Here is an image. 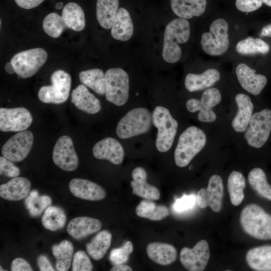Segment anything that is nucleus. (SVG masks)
Instances as JSON below:
<instances>
[{
    "label": "nucleus",
    "mask_w": 271,
    "mask_h": 271,
    "mask_svg": "<svg viewBox=\"0 0 271 271\" xmlns=\"http://www.w3.org/2000/svg\"><path fill=\"white\" fill-rule=\"evenodd\" d=\"M51 85L43 86L38 91V96L45 103L59 104L65 102L69 96L71 78L62 70H57L51 75Z\"/></svg>",
    "instance_id": "6"
},
{
    "label": "nucleus",
    "mask_w": 271,
    "mask_h": 271,
    "mask_svg": "<svg viewBox=\"0 0 271 271\" xmlns=\"http://www.w3.org/2000/svg\"><path fill=\"white\" fill-rule=\"evenodd\" d=\"M48 55L43 48H36L20 52L11 60L15 73L25 79L35 75L47 61Z\"/></svg>",
    "instance_id": "9"
},
{
    "label": "nucleus",
    "mask_w": 271,
    "mask_h": 271,
    "mask_svg": "<svg viewBox=\"0 0 271 271\" xmlns=\"http://www.w3.org/2000/svg\"><path fill=\"white\" fill-rule=\"evenodd\" d=\"M20 174L19 168L12 161L5 157H0V174L10 178L18 177Z\"/></svg>",
    "instance_id": "44"
},
{
    "label": "nucleus",
    "mask_w": 271,
    "mask_h": 271,
    "mask_svg": "<svg viewBox=\"0 0 271 271\" xmlns=\"http://www.w3.org/2000/svg\"><path fill=\"white\" fill-rule=\"evenodd\" d=\"M0 270H1V271L4 270V269H3V268H2V266H1V269H0Z\"/></svg>",
    "instance_id": "55"
},
{
    "label": "nucleus",
    "mask_w": 271,
    "mask_h": 271,
    "mask_svg": "<svg viewBox=\"0 0 271 271\" xmlns=\"http://www.w3.org/2000/svg\"><path fill=\"white\" fill-rule=\"evenodd\" d=\"M132 251V242L127 241L122 246L111 250L109 255L110 261L113 265L123 264L127 261Z\"/></svg>",
    "instance_id": "42"
},
{
    "label": "nucleus",
    "mask_w": 271,
    "mask_h": 271,
    "mask_svg": "<svg viewBox=\"0 0 271 271\" xmlns=\"http://www.w3.org/2000/svg\"><path fill=\"white\" fill-rule=\"evenodd\" d=\"M248 181L259 196L271 201V186L268 183L265 174L261 169H252L248 175Z\"/></svg>",
    "instance_id": "37"
},
{
    "label": "nucleus",
    "mask_w": 271,
    "mask_h": 271,
    "mask_svg": "<svg viewBox=\"0 0 271 271\" xmlns=\"http://www.w3.org/2000/svg\"><path fill=\"white\" fill-rule=\"evenodd\" d=\"M71 102L79 110L93 114L101 109L99 100L88 89L80 84L71 93Z\"/></svg>",
    "instance_id": "22"
},
{
    "label": "nucleus",
    "mask_w": 271,
    "mask_h": 271,
    "mask_svg": "<svg viewBox=\"0 0 271 271\" xmlns=\"http://www.w3.org/2000/svg\"><path fill=\"white\" fill-rule=\"evenodd\" d=\"M37 263L41 271H54V269L45 255H40L37 259Z\"/></svg>",
    "instance_id": "48"
},
{
    "label": "nucleus",
    "mask_w": 271,
    "mask_h": 271,
    "mask_svg": "<svg viewBox=\"0 0 271 271\" xmlns=\"http://www.w3.org/2000/svg\"><path fill=\"white\" fill-rule=\"evenodd\" d=\"M152 117V122L158 129L156 148L162 153L167 152L171 148L177 133L178 122L168 109L161 106L154 108Z\"/></svg>",
    "instance_id": "4"
},
{
    "label": "nucleus",
    "mask_w": 271,
    "mask_h": 271,
    "mask_svg": "<svg viewBox=\"0 0 271 271\" xmlns=\"http://www.w3.org/2000/svg\"><path fill=\"white\" fill-rule=\"evenodd\" d=\"M190 35L189 22L184 18L174 19L166 27L162 51L163 59L169 63H175L181 57L182 50L178 44L187 42Z\"/></svg>",
    "instance_id": "1"
},
{
    "label": "nucleus",
    "mask_w": 271,
    "mask_h": 271,
    "mask_svg": "<svg viewBox=\"0 0 271 271\" xmlns=\"http://www.w3.org/2000/svg\"><path fill=\"white\" fill-rule=\"evenodd\" d=\"M110 271H132V269L129 266L123 264L114 265L110 269Z\"/></svg>",
    "instance_id": "50"
},
{
    "label": "nucleus",
    "mask_w": 271,
    "mask_h": 271,
    "mask_svg": "<svg viewBox=\"0 0 271 271\" xmlns=\"http://www.w3.org/2000/svg\"><path fill=\"white\" fill-rule=\"evenodd\" d=\"M133 34V26L129 12L119 8L111 28V34L115 40L127 41Z\"/></svg>",
    "instance_id": "26"
},
{
    "label": "nucleus",
    "mask_w": 271,
    "mask_h": 271,
    "mask_svg": "<svg viewBox=\"0 0 271 271\" xmlns=\"http://www.w3.org/2000/svg\"><path fill=\"white\" fill-rule=\"evenodd\" d=\"M69 188L76 197L89 201H99L106 197L105 191L91 181L75 178L70 181Z\"/></svg>",
    "instance_id": "19"
},
{
    "label": "nucleus",
    "mask_w": 271,
    "mask_h": 271,
    "mask_svg": "<svg viewBox=\"0 0 271 271\" xmlns=\"http://www.w3.org/2000/svg\"><path fill=\"white\" fill-rule=\"evenodd\" d=\"M149 257L155 263L166 265L176 259L177 252L172 245L161 242H151L146 248Z\"/></svg>",
    "instance_id": "28"
},
{
    "label": "nucleus",
    "mask_w": 271,
    "mask_h": 271,
    "mask_svg": "<svg viewBox=\"0 0 271 271\" xmlns=\"http://www.w3.org/2000/svg\"><path fill=\"white\" fill-rule=\"evenodd\" d=\"M44 32L53 38H58L66 29L62 17L56 13H51L47 15L43 22Z\"/></svg>",
    "instance_id": "41"
},
{
    "label": "nucleus",
    "mask_w": 271,
    "mask_h": 271,
    "mask_svg": "<svg viewBox=\"0 0 271 271\" xmlns=\"http://www.w3.org/2000/svg\"><path fill=\"white\" fill-rule=\"evenodd\" d=\"M131 176L133 180L130 182V186L133 195L150 200L160 199V193L158 189L147 182V174L144 168L136 167L132 171Z\"/></svg>",
    "instance_id": "20"
},
{
    "label": "nucleus",
    "mask_w": 271,
    "mask_h": 271,
    "mask_svg": "<svg viewBox=\"0 0 271 271\" xmlns=\"http://www.w3.org/2000/svg\"><path fill=\"white\" fill-rule=\"evenodd\" d=\"M239 221L243 230L259 240L271 239V215L255 204H250L242 210Z\"/></svg>",
    "instance_id": "2"
},
{
    "label": "nucleus",
    "mask_w": 271,
    "mask_h": 271,
    "mask_svg": "<svg viewBox=\"0 0 271 271\" xmlns=\"http://www.w3.org/2000/svg\"><path fill=\"white\" fill-rule=\"evenodd\" d=\"M228 25L223 19L219 18L211 24L209 32L201 36V45L203 51L211 56H219L224 54L229 45Z\"/></svg>",
    "instance_id": "7"
},
{
    "label": "nucleus",
    "mask_w": 271,
    "mask_h": 271,
    "mask_svg": "<svg viewBox=\"0 0 271 271\" xmlns=\"http://www.w3.org/2000/svg\"><path fill=\"white\" fill-rule=\"evenodd\" d=\"M220 78V73L216 69H208L200 74H187L185 86L189 92L197 91L212 86Z\"/></svg>",
    "instance_id": "27"
},
{
    "label": "nucleus",
    "mask_w": 271,
    "mask_h": 271,
    "mask_svg": "<svg viewBox=\"0 0 271 271\" xmlns=\"http://www.w3.org/2000/svg\"><path fill=\"white\" fill-rule=\"evenodd\" d=\"M224 188L222 178L213 175L209 178L206 188H201L196 195V202L201 208L209 206L214 212H219L222 208Z\"/></svg>",
    "instance_id": "13"
},
{
    "label": "nucleus",
    "mask_w": 271,
    "mask_h": 271,
    "mask_svg": "<svg viewBox=\"0 0 271 271\" xmlns=\"http://www.w3.org/2000/svg\"><path fill=\"white\" fill-rule=\"evenodd\" d=\"M206 4V0H171L173 12L180 18L186 19L202 15Z\"/></svg>",
    "instance_id": "29"
},
{
    "label": "nucleus",
    "mask_w": 271,
    "mask_h": 271,
    "mask_svg": "<svg viewBox=\"0 0 271 271\" xmlns=\"http://www.w3.org/2000/svg\"><path fill=\"white\" fill-rule=\"evenodd\" d=\"M263 3L271 7V0H263Z\"/></svg>",
    "instance_id": "54"
},
{
    "label": "nucleus",
    "mask_w": 271,
    "mask_h": 271,
    "mask_svg": "<svg viewBox=\"0 0 271 271\" xmlns=\"http://www.w3.org/2000/svg\"><path fill=\"white\" fill-rule=\"evenodd\" d=\"M53 255L56 258V267L59 271L68 270L73 256L74 247L73 244L67 240L62 241L52 247Z\"/></svg>",
    "instance_id": "34"
},
{
    "label": "nucleus",
    "mask_w": 271,
    "mask_h": 271,
    "mask_svg": "<svg viewBox=\"0 0 271 271\" xmlns=\"http://www.w3.org/2000/svg\"><path fill=\"white\" fill-rule=\"evenodd\" d=\"M245 179L239 172L233 171L227 180V190L231 204L235 206L239 205L243 200Z\"/></svg>",
    "instance_id": "36"
},
{
    "label": "nucleus",
    "mask_w": 271,
    "mask_h": 271,
    "mask_svg": "<svg viewBox=\"0 0 271 271\" xmlns=\"http://www.w3.org/2000/svg\"><path fill=\"white\" fill-rule=\"evenodd\" d=\"M66 216L64 211L55 206H49L42 217L43 226L47 229L55 231L62 228L65 225Z\"/></svg>",
    "instance_id": "38"
},
{
    "label": "nucleus",
    "mask_w": 271,
    "mask_h": 271,
    "mask_svg": "<svg viewBox=\"0 0 271 271\" xmlns=\"http://www.w3.org/2000/svg\"><path fill=\"white\" fill-rule=\"evenodd\" d=\"M17 5L25 9H31L40 5L44 0H14Z\"/></svg>",
    "instance_id": "49"
},
{
    "label": "nucleus",
    "mask_w": 271,
    "mask_h": 271,
    "mask_svg": "<svg viewBox=\"0 0 271 271\" xmlns=\"http://www.w3.org/2000/svg\"><path fill=\"white\" fill-rule=\"evenodd\" d=\"M247 264L256 271H271V245L259 246L250 249L245 256Z\"/></svg>",
    "instance_id": "25"
},
{
    "label": "nucleus",
    "mask_w": 271,
    "mask_h": 271,
    "mask_svg": "<svg viewBox=\"0 0 271 271\" xmlns=\"http://www.w3.org/2000/svg\"><path fill=\"white\" fill-rule=\"evenodd\" d=\"M92 153L95 158L109 161L114 165H119L124 159V150L121 145L115 139L106 138L94 146Z\"/></svg>",
    "instance_id": "17"
},
{
    "label": "nucleus",
    "mask_w": 271,
    "mask_h": 271,
    "mask_svg": "<svg viewBox=\"0 0 271 271\" xmlns=\"http://www.w3.org/2000/svg\"><path fill=\"white\" fill-rule=\"evenodd\" d=\"M34 137L29 130L18 132L10 138L2 149L3 156L12 162H20L29 154L33 144Z\"/></svg>",
    "instance_id": "12"
},
{
    "label": "nucleus",
    "mask_w": 271,
    "mask_h": 271,
    "mask_svg": "<svg viewBox=\"0 0 271 271\" xmlns=\"http://www.w3.org/2000/svg\"><path fill=\"white\" fill-rule=\"evenodd\" d=\"M5 68L6 71L10 74L15 73L14 68L11 62H8L6 64Z\"/></svg>",
    "instance_id": "52"
},
{
    "label": "nucleus",
    "mask_w": 271,
    "mask_h": 271,
    "mask_svg": "<svg viewBox=\"0 0 271 271\" xmlns=\"http://www.w3.org/2000/svg\"><path fill=\"white\" fill-rule=\"evenodd\" d=\"M269 46L262 39L247 37L239 41L235 46L236 51L242 55L265 54L269 51Z\"/></svg>",
    "instance_id": "40"
},
{
    "label": "nucleus",
    "mask_w": 271,
    "mask_h": 271,
    "mask_svg": "<svg viewBox=\"0 0 271 271\" xmlns=\"http://www.w3.org/2000/svg\"><path fill=\"white\" fill-rule=\"evenodd\" d=\"M30 112L23 107L0 108V130L2 131H21L31 124Z\"/></svg>",
    "instance_id": "14"
},
{
    "label": "nucleus",
    "mask_w": 271,
    "mask_h": 271,
    "mask_svg": "<svg viewBox=\"0 0 271 271\" xmlns=\"http://www.w3.org/2000/svg\"><path fill=\"white\" fill-rule=\"evenodd\" d=\"M152 122V114L148 109L134 108L120 119L116 127V133L120 139H129L148 132Z\"/></svg>",
    "instance_id": "5"
},
{
    "label": "nucleus",
    "mask_w": 271,
    "mask_h": 271,
    "mask_svg": "<svg viewBox=\"0 0 271 271\" xmlns=\"http://www.w3.org/2000/svg\"><path fill=\"white\" fill-rule=\"evenodd\" d=\"M12 271H32V268L30 264L22 258H16L13 260L11 265Z\"/></svg>",
    "instance_id": "47"
},
{
    "label": "nucleus",
    "mask_w": 271,
    "mask_h": 271,
    "mask_svg": "<svg viewBox=\"0 0 271 271\" xmlns=\"http://www.w3.org/2000/svg\"><path fill=\"white\" fill-rule=\"evenodd\" d=\"M206 137L204 131L195 126L186 128L180 136L174 152V160L179 167L187 166L204 147Z\"/></svg>",
    "instance_id": "3"
},
{
    "label": "nucleus",
    "mask_w": 271,
    "mask_h": 271,
    "mask_svg": "<svg viewBox=\"0 0 271 271\" xmlns=\"http://www.w3.org/2000/svg\"><path fill=\"white\" fill-rule=\"evenodd\" d=\"M236 74L242 87L254 95L261 92L267 82L266 78L264 75L256 74L255 70L244 63L237 65Z\"/></svg>",
    "instance_id": "18"
},
{
    "label": "nucleus",
    "mask_w": 271,
    "mask_h": 271,
    "mask_svg": "<svg viewBox=\"0 0 271 271\" xmlns=\"http://www.w3.org/2000/svg\"><path fill=\"white\" fill-rule=\"evenodd\" d=\"M136 213L140 217L153 221L161 220L170 214L166 206L157 205L150 200L142 201L137 206Z\"/></svg>",
    "instance_id": "35"
},
{
    "label": "nucleus",
    "mask_w": 271,
    "mask_h": 271,
    "mask_svg": "<svg viewBox=\"0 0 271 271\" xmlns=\"http://www.w3.org/2000/svg\"><path fill=\"white\" fill-rule=\"evenodd\" d=\"M101 227V222L99 220L87 216H81L72 219L68 223L67 231L73 238L80 240L98 231Z\"/></svg>",
    "instance_id": "21"
},
{
    "label": "nucleus",
    "mask_w": 271,
    "mask_h": 271,
    "mask_svg": "<svg viewBox=\"0 0 271 271\" xmlns=\"http://www.w3.org/2000/svg\"><path fill=\"white\" fill-rule=\"evenodd\" d=\"M263 3V0H236V8L244 13H250L259 9Z\"/></svg>",
    "instance_id": "46"
},
{
    "label": "nucleus",
    "mask_w": 271,
    "mask_h": 271,
    "mask_svg": "<svg viewBox=\"0 0 271 271\" xmlns=\"http://www.w3.org/2000/svg\"><path fill=\"white\" fill-rule=\"evenodd\" d=\"M61 17L66 28L79 32L85 26L84 12L76 3L70 2L66 5L62 10Z\"/></svg>",
    "instance_id": "30"
},
{
    "label": "nucleus",
    "mask_w": 271,
    "mask_h": 271,
    "mask_svg": "<svg viewBox=\"0 0 271 271\" xmlns=\"http://www.w3.org/2000/svg\"><path fill=\"white\" fill-rule=\"evenodd\" d=\"M106 99L117 105L122 106L129 97V77L120 68L108 69L105 73Z\"/></svg>",
    "instance_id": "8"
},
{
    "label": "nucleus",
    "mask_w": 271,
    "mask_h": 271,
    "mask_svg": "<svg viewBox=\"0 0 271 271\" xmlns=\"http://www.w3.org/2000/svg\"><path fill=\"white\" fill-rule=\"evenodd\" d=\"M51 198L47 195H40L36 190H33L27 196L25 200L26 209L32 217L40 216L50 206Z\"/></svg>",
    "instance_id": "39"
},
{
    "label": "nucleus",
    "mask_w": 271,
    "mask_h": 271,
    "mask_svg": "<svg viewBox=\"0 0 271 271\" xmlns=\"http://www.w3.org/2000/svg\"><path fill=\"white\" fill-rule=\"evenodd\" d=\"M196 197L194 195H184L177 199L173 204V208L177 212H183L192 208L195 203Z\"/></svg>",
    "instance_id": "45"
},
{
    "label": "nucleus",
    "mask_w": 271,
    "mask_h": 271,
    "mask_svg": "<svg viewBox=\"0 0 271 271\" xmlns=\"http://www.w3.org/2000/svg\"><path fill=\"white\" fill-rule=\"evenodd\" d=\"M53 160L56 165L65 171L71 172L77 168L78 158L70 137L63 136L58 139L53 151Z\"/></svg>",
    "instance_id": "15"
},
{
    "label": "nucleus",
    "mask_w": 271,
    "mask_h": 271,
    "mask_svg": "<svg viewBox=\"0 0 271 271\" xmlns=\"http://www.w3.org/2000/svg\"><path fill=\"white\" fill-rule=\"evenodd\" d=\"M238 111L232 121L233 129L238 132L245 131L252 115L253 105L250 97L244 94L238 93L235 96Z\"/></svg>",
    "instance_id": "24"
},
{
    "label": "nucleus",
    "mask_w": 271,
    "mask_h": 271,
    "mask_svg": "<svg viewBox=\"0 0 271 271\" xmlns=\"http://www.w3.org/2000/svg\"><path fill=\"white\" fill-rule=\"evenodd\" d=\"M111 238V233L108 230L98 232L91 241L86 245L88 254L95 260L101 259L109 248Z\"/></svg>",
    "instance_id": "32"
},
{
    "label": "nucleus",
    "mask_w": 271,
    "mask_h": 271,
    "mask_svg": "<svg viewBox=\"0 0 271 271\" xmlns=\"http://www.w3.org/2000/svg\"><path fill=\"white\" fill-rule=\"evenodd\" d=\"M31 186L30 180L26 178H13L8 182L1 185L0 196L10 201L22 200L29 195Z\"/></svg>",
    "instance_id": "23"
},
{
    "label": "nucleus",
    "mask_w": 271,
    "mask_h": 271,
    "mask_svg": "<svg viewBox=\"0 0 271 271\" xmlns=\"http://www.w3.org/2000/svg\"><path fill=\"white\" fill-rule=\"evenodd\" d=\"M63 7V4L62 2H58L56 4L55 8L58 10L61 9Z\"/></svg>",
    "instance_id": "53"
},
{
    "label": "nucleus",
    "mask_w": 271,
    "mask_h": 271,
    "mask_svg": "<svg viewBox=\"0 0 271 271\" xmlns=\"http://www.w3.org/2000/svg\"><path fill=\"white\" fill-rule=\"evenodd\" d=\"M118 0H97L96 18L105 29L111 28L118 10Z\"/></svg>",
    "instance_id": "31"
},
{
    "label": "nucleus",
    "mask_w": 271,
    "mask_h": 271,
    "mask_svg": "<svg viewBox=\"0 0 271 271\" xmlns=\"http://www.w3.org/2000/svg\"><path fill=\"white\" fill-rule=\"evenodd\" d=\"M261 35L262 36L271 37V24L265 25L262 28Z\"/></svg>",
    "instance_id": "51"
},
{
    "label": "nucleus",
    "mask_w": 271,
    "mask_h": 271,
    "mask_svg": "<svg viewBox=\"0 0 271 271\" xmlns=\"http://www.w3.org/2000/svg\"><path fill=\"white\" fill-rule=\"evenodd\" d=\"M93 265L87 254L82 250L76 252L73 256V271H91Z\"/></svg>",
    "instance_id": "43"
},
{
    "label": "nucleus",
    "mask_w": 271,
    "mask_h": 271,
    "mask_svg": "<svg viewBox=\"0 0 271 271\" xmlns=\"http://www.w3.org/2000/svg\"><path fill=\"white\" fill-rule=\"evenodd\" d=\"M80 81L96 93L100 95L105 94V74L98 68L82 71L79 73Z\"/></svg>",
    "instance_id": "33"
},
{
    "label": "nucleus",
    "mask_w": 271,
    "mask_h": 271,
    "mask_svg": "<svg viewBox=\"0 0 271 271\" xmlns=\"http://www.w3.org/2000/svg\"><path fill=\"white\" fill-rule=\"evenodd\" d=\"M221 100L219 90L215 88L206 90L202 94L200 100L194 98L186 102V107L190 112L199 111L198 119L203 122H212L216 119V115L212 108L217 105Z\"/></svg>",
    "instance_id": "11"
},
{
    "label": "nucleus",
    "mask_w": 271,
    "mask_h": 271,
    "mask_svg": "<svg viewBox=\"0 0 271 271\" xmlns=\"http://www.w3.org/2000/svg\"><path fill=\"white\" fill-rule=\"evenodd\" d=\"M244 138L250 146L260 148L268 139L271 131V110L264 109L253 113L249 121Z\"/></svg>",
    "instance_id": "10"
},
{
    "label": "nucleus",
    "mask_w": 271,
    "mask_h": 271,
    "mask_svg": "<svg viewBox=\"0 0 271 271\" xmlns=\"http://www.w3.org/2000/svg\"><path fill=\"white\" fill-rule=\"evenodd\" d=\"M210 257L208 242L199 241L192 248L183 247L180 253L183 266L189 271H202L205 268Z\"/></svg>",
    "instance_id": "16"
}]
</instances>
